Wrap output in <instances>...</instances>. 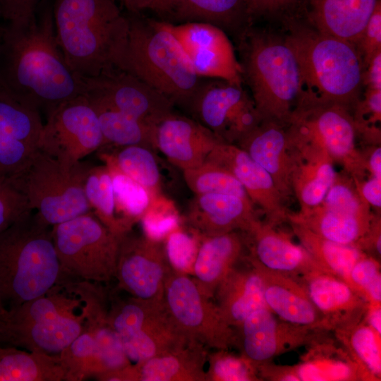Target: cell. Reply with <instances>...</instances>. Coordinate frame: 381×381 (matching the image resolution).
Segmentation results:
<instances>
[{
	"instance_id": "obj_51",
	"label": "cell",
	"mask_w": 381,
	"mask_h": 381,
	"mask_svg": "<svg viewBox=\"0 0 381 381\" xmlns=\"http://www.w3.org/2000/svg\"><path fill=\"white\" fill-rule=\"evenodd\" d=\"M363 62V67L371 56L381 50V1L377 0L365 26L355 42Z\"/></svg>"
},
{
	"instance_id": "obj_17",
	"label": "cell",
	"mask_w": 381,
	"mask_h": 381,
	"mask_svg": "<svg viewBox=\"0 0 381 381\" xmlns=\"http://www.w3.org/2000/svg\"><path fill=\"white\" fill-rule=\"evenodd\" d=\"M234 329V346L257 369L282 354L305 346L318 332L283 320L267 308L255 310Z\"/></svg>"
},
{
	"instance_id": "obj_44",
	"label": "cell",
	"mask_w": 381,
	"mask_h": 381,
	"mask_svg": "<svg viewBox=\"0 0 381 381\" xmlns=\"http://www.w3.org/2000/svg\"><path fill=\"white\" fill-rule=\"evenodd\" d=\"M65 380L79 381L102 372L93 334L84 327L80 335L59 354Z\"/></svg>"
},
{
	"instance_id": "obj_63",
	"label": "cell",
	"mask_w": 381,
	"mask_h": 381,
	"mask_svg": "<svg viewBox=\"0 0 381 381\" xmlns=\"http://www.w3.org/2000/svg\"><path fill=\"white\" fill-rule=\"evenodd\" d=\"M116 1V0H115Z\"/></svg>"
},
{
	"instance_id": "obj_48",
	"label": "cell",
	"mask_w": 381,
	"mask_h": 381,
	"mask_svg": "<svg viewBox=\"0 0 381 381\" xmlns=\"http://www.w3.org/2000/svg\"><path fill=\"white\" fill-rule=\"evenodd\" d=\"M200 236L184 232L181 227L171 231L164 239V249L171 267L193 274V265L200 243Z\"/></svg>"
},
{
	"instance_id": "obj_34",
	"label": "cell",
	"mask_w": 381,
	"mask_h": 381,
	"mask_svg": "<svg viewBox=\"0 0 381 381\" xmlns=\"http://www.w3.org/2000/svg\"><path fill=\"white\" fill-rule=\"evenodd\" d=\"M374 217L371 212L357 214L322 205L305 213L288 214V219L303 224L326 239L355 246L369 231Z\"/></svg>"
},
{
	"instance_id": "obj_1",
	"label": "cell",
	"mask_w": 381,
	"mask_h": 381,
	"mask_svg": "<svg viewBox=\"0 0 381 381\" xmlns=\"http://www.w3.org/2000/svg\"><path fill=\"white\" fill-rule=\"evenodd\" d=\"M0 75L18 102L48 112L83 93V83L58 44L52 8L47 6L28 24L6 25L0 39Z\"/></svg>"
},
{
	"instance_id": "obj_28",
	"label": "cell",
	"mask_w": 381,
	"mask_h": 381,
	"mask_svg": "<svg viewBox=\"0 0 381 381\" xmlns=\"http://www.w3.org/2000/svg\"><path fill=\"white\" fill-rule=\"evenodd\" d=\"M377 0H302L297 17L319 32L355 43Z\"/></svg>"
},
{
	"instance_id": "obj_25",
	"label": "cell",
	"mask_w": 381,
	"mask_h": 381,
	"mask_svg": "<svg viewBox=\"0 0 381 381\" xmlns=\"http://www.w3.org/2000/svg\"><path fill=\"white\" fill-rule=\"evenodd\" d=\"M187 219L200 237L232 231H248L259 219L253 202L236 195L217 193L195 195Z\"/></svg>"
},
{
	"instance_id": "obj_60",
	"label": "cell",
	"mask_w": 381,
	"mask_h": 381,
	"mask_svg": "<svg viewBox=\"0 0 381 381\" xmlns=\"http://www.w3.org/2000/svg\"><path fill=\"white\" fill-rule=\"evenodd\" d=\"M0 99H11L16 101L4 83L1 75H0Z\"/></svg>"
},
{
	"instance_id": "obj_9",
	"label": "cell",
	"mask_w": 381,
	"mask_h": 381,
	"mask_svg": "<svg viewBox=\"0 0 381 381\" xmlns=\"http://www.w3.org/2000/svg\"><path fill=\"white\" fill-rule=\"evenodd\" d=\"M65 277L108 282L115 278L121 236L88 212L52 226Z\"/></svg>"
},
{
	"instance_id": "obj_55",
	"label": "cell",
	"mask_w": 381,
	"mask_h": 381,
	"mask_svg": "<svg viewBox=\"0 0 381 381\" xmlns=\"http://www.w3.org/2000/svg\"><path fill=\"white\" fill-rule=\"evenodd\" d=\"M361 198L375 208L381 207V179L370 176L367 181L355 182Z\"/></svg>"
},
{
	"instance_id": "obj_43",
	"label": "cell",
	"mask_w": 381,
	"mask_h": 381,
	"mask_svg": "<svg viewBox=\"0 0 381 381\" xmlns=\"http://www.w3.org/2000/svg\"><path fill=\"white\" fill-rule=\"evenodd\" d=\"M187 186L195 194H226L250 200L241 182L227 169L205 160L202 164L183 171ZM251 201V200H250Z\"/></svg>"
},
{
	"instance_id": "obj_23",
	"label": "cell",
	"mask_w": 381,
	"mask_h": 381,
	"mask_svg": "<svg viewBox=\"0 0 381 381\" xmlns=\"http://www.w3.org/2000/svg\"><path fill=\"white\" fill-rule=\"evenodd\" d=\"M221 141L197 121L172 113L156 127L155 146L182 171L196 167Z\"/></svg>"
},
{
	"instance_id": "obj_53",
	"label": "cell",
	"mask_w": 381,
	"mask_h": 381,
	"mask_svg": "<svg viewBox=\"0 0 381 381\" xmlns=\"http://www.w3.org/2000/svg\"><path fill=\"white\" fill-rule=\"evenodd\" d=\"M261 380L270 381H300L294 365H279L272 361L258 368Z\"/></svg>"
},
{
	"instance_id": "obj_32",
	"label": "cell",
	"mask_w": 381,
	"mask_h": 381,
	"mask_svg": "<svg viewBox=\"0 0 381 381\" xmlns=\"http://www.w3.org/2000/svg\"><path fill=\"white\" fill-rule=\"evenodd\" d=\"M213 300L224 320L233 328L255 310L267 308L261 277L250 265L248 268L236 266L219 284Z\"/></svg>"
},
{
	"instance_id": "obj_26",
	"label": "cell",
	"mask_w": 381,
	"mask_h": 381,
	"mask_svg": "<svg viewBox=\"0 0 381 381\" xmlns=\"http://www.w3.org/2000/svg\"><path fill=\"white\" fill-rule=\"evenodd\" d=\"M250 265L261 277L264 298L270 310L290 323L316 331H327L320 313L301 281L259 266Z\"/></svg>"
},
{
	"instance_id": "obj_24",
	"label": "cell",
	"mask_w": 381,
	"mask_h": 381,
	"mask_svg": "<svg viewBox=\"0 0 381 381\" xmlns=\"http://www.w3.org/2000/svg\"><path fill=\"white\" fill-rule=\"evenodd\" d=\"M301 281L320 313L327 331L332 332L363 319L368 303L344 280L326 272H317Z\"/></svg>"
},
{
	"instance_id": "obj_14",
	"label": "cell",
	"mask_w": 381,
	"mask_h": 381,
	"mask_svg": "<svg viewBox=\"0 0 381 381\" xmlns=\"http://www.w3.org/2000/svg\"><path fill=\"white\" fill-rule=\"evenodd\" d=\"M80 78L83 95L93 104L116 109L155 126L174 112V105L166 96L121 69Z\"/></svg>"
},
{
	"instance_id": "obj_49",
	"label": "cell",
	"mask_w": 381,
	"mask_h": 381,
	"mask_svg": "<svg viewBox=\"0 0 381 381\" xmlns=\"http://www.w3.org/2000/svg\"><path fill=\"white\" fill-rule=\"evenodd\" d=\"M30 210L25 197L9 176L0 173V234Z\"/></svg>"
},
{
	"instance_id": "obj_15",
	"label": "cell",
	"mask_w": 381,
	"mask_h": 381,
	"mask_svg": "<svg viewBox=\"0 0 381 381\" xmlns=\"http://www.w3.org/2000/svg\"><path fill=\"white\" fill-rule=\"evenodd\" d=\"M171 269L164 241L131 234L130 231L121 236L115 274L121 290L136 298L162 303Z\"/></svg>"
},
{
	"instance_id": "obj_19",
	"label": "cell",
	"mask_w": 381,
	"mask_h": 381,
	"mask_svg": "<svg viewBox=\"0 0 381 381\" xmlns=\"http://www.w3.org/2000/svg\"><path fill=\"white\" fill-rule=\"evenodd\" d=\"M206 160L227 169L241 182L254 206L260 207L265 214L266 223L277 226L287 222L289 212L286 200L269 173L246 151L236 145L221 141Z\"/></svg>"
},
{
	"instance_id": "obj_61",
	"label": "cell",
	"mask_w": 381,
	"mask_h": 381,
	"mask_svg": "<svg viewBox=\"0 0 381 381\" xmlns=\"http://www.w3.org/2000/svg\"><path fill=\"white\" fill-rule=\"evenodd\" d=\"M8 314V310L6 308L1 297H0V328L6 322Z\"/></svg>"
},
{
	"instance_id": "obj_12",
	"label": "cell",
	"mask_w": 381,
	"mask_h": 381,
	"mask_svg": "<svg viewBox=\"0 0 381 381\" xmlns=\"http://www.w3.org/2000/svg\"><path fill=\"white\" fill-rule=\"evenodd\" d=\"M104 145L97 113L84 95L47 112L38 148L64 162L75 164Z\"/></svg>"
},
{
	"instance_id": "obj_47",
	"label": "cell",
	"mask_w": 381,
	"mask_h": 381,
	"mask_svg": "<svg viewBox=\"0 0 381 381\" xmlns=\"http://www.w3.org/2000/svg\"><path fill=\"white\" fill-rule=\"evenodd\" d=\"M352 287L367 301L368 305L381 306L380 260L364 255L350 272Z\"/></svg>"
},
{
	"instance_id": "obj_20",
	"label": "cell",
	"mask_w": 381,
	"mask_h": 381,
	"mask_svg": "<svg viewBox=\"0 0 381 381\" xmlns=\"http://www.w3.org/2000/svg\"><path fill=\"white\" fill-rule=\"evenodd\" d=\"M234 145L269 173L286 201L294 194L295 161L287 126L272 120H261Z\"/></svg>"
},
{
	"instance_id": "obj_10",
	"label": "cell",
	"mask_w": 381,
	"mask_h": 381,
	"mask_svg": "<svg viewBox=\"0 0 381 381\" xmlns=\"http://www.w3.org/2000/svg\"><path fill=\"white\" fill-rule=\"evenodd\" d=\"M164 304L171 322L187 339L213 350L234 346V329L190 274L171 270L165 282Z\"/></svg>"
},
{
	"instance_id": "obj_8",
	"label": "cell",
	"mask_w": 381,
	"mask_h": 381,
	"mask_svg": "<svg viewBox=\"0 0 381 381\" xmlns=\"http://www.w3.org/2000/svg\"><path fill=\"white\" fill-rule=\"evenodd\" d=\"M289 140L322 150L356 182L363 181L366 157L356 147L360 137L353 111L331 102H302L287 126Z\"/></svg>"
},
{
	"instance_id": "obj_29",
	"label": "cell",
	"mask_w": 381,
	"mask_h": 381,
	"mask_svg": "<svg viewBox=\"0 0 381 381\" xmlns=\"http://www.w3.org/2000/svg\"><path fill=\"white\" fill-rule=\"evenodd\" d=\"M200 238L193 277L200 289L213 299L219 284L245 258V238L238 231Z\"/></svg>"
},
{
	"instance_id": "obj_50",
	"label": "cell",
	"mask_w": 381,
	"mask_h": 381,
	"mask_svg": "<svg viewBox=\"0 0 381 381\" xmlns=\"http://www.w3.org/2000/svg\"><path fill=\"white\" fill-rule=\"evenodd\" d=\"M302 0H248L253 23L265 20L279 23L284 18L296 16Z\"/></svg>"
},
{
	"instance_id": "obj_6",
	"label": "cell",
	"mask_w": 381,
	"mask_h": 381,
	"mask_svg": "<svg viewBox=\"0 0 381 381\" xmlns=\"http://www.w3.org/2000/svg\"><path fill=\"white\" fill-rule=\"evenodd\" d=\"M128 28L118 68L152 86L174 105L188 108L202 80L163 21L127 16Z\"/></svg>"
},
{
	"instance_id": "obj_37",
	"label": "cell",
	"mask_w": 381,
	"mask_h": 381,
	"mask_svg": "<svg viewBox=\"0 0 381 381\" xmlns=\"http://www.w3.org/2000/svg\"><path fill=\"white\" fill-rule=\"evenodd\" d=\"M99 157L107 167L111 177L116 216L131 231L133 224L140 221L147 210L152 197L143 186L119 168L111 152H100Z\"/></svg>"
},
{
	"instance_id": "obj_46",
	"label": "cell",
	"mask_w": 381,
	"mask_h": 381,
	"mask_svg": "<svg viewBox=\"0 0 381 381\" xmlns=\"http://www.w3.org/2000/svg\"><path fill=\"white\" fill-rule=\"evenodd\" d=\"M140 221L144 235L164 241L171 231L180 227L181 218L174 202L160 194L152 199Z\"/></svg>"
},
{
	"instance_id": "obj_59",
	"label": "cell",
	"mask_w": 381,
	"mask_h": 381,
	"mask_svg": "<svg viewBox=\"0 0 381 381\" xmlns=\"http://www.w3.org/2000/svg\"><path fill=\"white\" fill-rule=\"evenodd\" d=\"M170 0H155L153 10L157 13L164 16L167 13Z\"/></svg>"
},
{
	"instance_id": "obj_40",
	"label": "cell",
	"mask_w": 381,
	"mask_h": 381,
	"mask_svg": "<svg viewBox=\"0 0 381 381\" xmlns=\"http://www.w3.org/2000/svg\"><path fill=\"white\" fill-rule=\"evenodd\" d=\"M62 286H56L42 296L8 309V314L0 332L7 327L30 325L74 313L82 301L59 292Z\"/></svg>"
},
{
	"instance_id": "obj_11",
	"label": "cell",
	"mask_w": 381,
	"mask_h": 381,
	"mask_svg": "<svg viewBox=\"0 0 381 381\" xmlns=\"http://www.w3.org/2000/svg\"><path fill=\"white\" fill-rule=\"evenodd\" d=\"M107 317L133 364L190 341L176 328L164 302H150L133 296L114 301Z\"/></svg>"
},
{
	"instance_id": "obj_18",
	"label": "cell",
	"mask_w": 381,
	"mask_h": 381,
	"mask_svg": "<svg viewBox=\"0 0 381 381\" xmlns=\"http://www.w3.org/2000/svg\"><path fill=\"white\" fill-rule=\"evenodd\" d=\"M248 253L245 260L253 265L301 280L317 272H325L302 246L277 226L258 219L243 233Z\"/></svg>"
},
{
	"instance_id": "obj_62",
	"label": "cell",
	"mask_w": 381,
	"mask_h": 381,
	"mask_svg": "<svg viewBox=\"0 0 381 381\" xmlns=\"http://www.w3.org/2000/svg\"><path fill=\"white\" fill-rule=\"evenodd\" d=\"M0 20H1V16H0ZM3 30H4V26H1V23H0V38H1V37Z\"/></svg>"
},
{
	"instance_id": "obj_39",
	"label": "cell",
	"mask_w": 381,
	"mask_h": 381,
	"mask_svg": "<svg viewBox=\"0 0 381 381\" xmlns=\"http://www.w3.org/2000/svg\"><path fill=\"white\" fill-rule=\"evenodd\" d=\"M332 333L362 369L368 381L381 380L380 334L370 327L363 319Z\"/></svg>"
},
{
	"instance_id": "obj_22",
	"label": "cell",
	"mask_w": 381,
	"mask_h": 381,
	"mask_svg": "<svg viewBox=\"0 0 381 381\" xmlns=\"http://www.w3.org/2000/svg\"><path fill=\"white\" fill-rule=\"evenodd\" d=\"M206 349L188 341L146 361L114 370L111 377L116 381H207Z\"/></svg>"
},
{
	"instance_id": "obj_21",
	"label": "cell",
	"mask_w": 381,
	"mask_h": 381,
	"mask_svg": "<svg viewBox=\"0 0 381 381\" xmlns=\"http://www.w3.org/2000/svg\"><path fill=\"white\" fill-rule=\"evenodd\" d=\"M42 127L38 111L0 99V173L10 176L24 167L38 149Z\"/></svg>"
},
{
	"instance_id": "obj_38",
	"label": "cell",
	"mask_w": 381,
	"mask_h": 381,
	"mask_svg": "<svg viewBox=\"0 0 381 381\" xmlns=\"http://www.w3.org/2000/svg\"><path fill=\"white\" fill-rule=\"evenodd\" d=\"M92 104L97 113L104 145L107 144L117 147L140 145L152 150H156L157 126L116 109Z\"/></svg>"
},
{
	"instance_id": "obj_16",
	"label": "cell",
	"mask_w": 381,
	"mask_h": 381,
	"mask_svg": "<svg viewBox=\"0 0 381 381\" xmlns=\"http://www.w3.org/2000/svg\"><path fill=\"white\" fill-rule=\"evenodd\" d=\"M163 23L176 38L199 77L242 85L239 61L223 30L202 22Z\"/></svg>"
},
{
	"instance_id": "obj_35",
	"label": "cell",
	"mask_w": 381,
	"mask_h": 381,
	"mask_svg": "<svg viewBox=\"0 0 381 381\" xmlns=\"http://www.w3.org/2000/svg\"><path fill=\"white\" fill-rule=\"evenodd\" d=\"M65 376L59 355L0 346V381H61Z\"/></svg>"
},
{
	"instance_id": "obj_5",
	"label": "cell",
	"mask_w": 381,
	"mask_h": 381,
	"mask_svg": "<svg viewBox=\"0 0 381 381\" xmlns=\"http://www.w3.org/2000/svg\"><path fill=\"white\" fill-rule=\"evenodd\" d=\"M66 282L52 229L30 210L0 234V297L10 308Z\"/></svg>"
},
{
	"instance_id": "obj_58",
	"label": "cell",
	"mask_w": 381,
	"mask_h": 381,
	"mask_svg": "<svg viewBox=\"0 0 381 381\" xmlns=\"http://www.w3.org/2000/svg\"><path fill=\"white\" fill-rule=\"evenodd\" d=\"M127 11L132 14H138L145 10H153L155 0H119Z\"/></svg>"
},
{
	"instance_id": "obj_3",
	"label": "cell",
	"mask_w": 381,
	"mask_h": 381,
	"mask_svg": "<svg viewBox=\"0 0 381 381\" xmlns=\"http://www.w3.org/2000/svg\"><path fill=\"white\" fill-rule=\"evenodd\" d=\"M279 23L298 62L301 104L331 102L353 111L363 88V62L356 45L323 34L296 16Z\"/></svg>"
},
{
	"instance_id": "obj_54",
	"label": "cell",
	"mask_w": 381,
	"mask_h": 381,
	"mask_svg": "<svg viewBox=\"0 0 381 381\" xmlns=\"http://www.w3.org/2000/svg\"><path fill=\"white\" fill-rule=\"evenodd\" d=\"M364 88L381 90V50L375 52L363 67Z\"/></svg>"
},
{
	"instance_id": "obj_57",
	"label": "cell",
	"mask_w": 381,
	"mask_h": 381,
	"mask_svg": "<svg viewBox=\"0 0 381 381\" xmlns=\"http://www.w3.org/2000/svg\"><path fill=\"white\" fill-rule=\"evenodd\" d=\"M363 320L370 327L381 334V306L368 305Z\"/></svg>"
},
{
	"instance_id": "obj_7",
	"label": "cell",
	"mask_w": 381,
	"mask_h": 381,
	"mask_svg": "<svg viewBox=\"0 0 381 381\" xmlns=\"http://www.w3.org/2000/svg\"><path fill=\"white\" fill-rule=\"evenodd\" d=\"M91 166L64 162L39 148L18 171L9 176L30 208L50 226L92 212L84 183Z\"/></svg>"
},
{
	"instance_id": "obj_56",
	"label": "cell",
	"mask_w": 381,
	"mask_h": 381,
	"mask_svg": "<svg viewBox=\"0 0 381 381\" xmlns=\"http://www.w3.org/2000/svg\"><path fill=\"white\" fill-rule=\"evenodd\" d=\"M367 170L370 176L381 179V147H375L366 157Z\"/></svg>"
},
{
	"instance_id": "obj_4",
	"label": "cell",
	"mask_w": 381,
	"mask_h": 381,
	"mask_svg": "<svg viewBox=\"0 0 381 381\" xmlns=\"http://www.w3.org/2000/svg\"><path fill=\"white\" fill-rule=\"evenodd\" d=\"M52 13L58 44L78 75L118 68L128 20L115 0H55Z\"/></svg>"
},
{
	"instance_id": "obj_41",
	"label": "cell",
	"mask_w": 381,
	"mask_h": 381,
	"mask_svg": "<svg viewBox=\"0 0 381 381\" xmlns=\"http://www.w3.org/2000/svg\"><path fill=\"white\" fill-rule=\"evenodd\" d=\"M84 190L92 212L103 224L120 236L129 231L116 216L111 177L105 164L91 166Z\"/></svg>"
},
{
	"instance_id": "obj_2",
	"label": "cell",
	"mask_w": 381,
	"mask_h": 381,
	"mask_svg": "<svg viewBox=\"0 0 381 381\" xmlns=\"http://www.w3.org/2000/svg\"><path fill=\"white\" fill-rule=\"evenodd\" d=\"M279 25L253 23L236 40L243 81L260 119L288 126L302 100L301 78L295 52Z\"/></svg>"
},
{
	"instance_id": "obj_36",
	"label": "cell",
	"mask_w": 381,
	"mask_h": 381,
	"mask_svg": "<svg viewBox=\"0 0 381 381\" xmlns=\"http://www.w3.org/2000/svg\"><path fill=\"white\" fill-rule=\"evenodd\" d=\"M287 222L300 244L318 265L325 272L341 278L352 287L350 272L356 261L366 253L355 246L341 244L326 239L292 219H288Z\"/></svg>"
},
{
	"instance_id": "obj_27",
	"label": "cell",
	"mask_w": 381,
	"mask_h": 381,
	"mask_svg": "<svg viewBox=\"0 0 381 381\" xmlns=\"http://www.w3.org/2000/svg\"><path fill=\"white\" fill-rule=\"evenodd\" d=\"M318 331L305 346L306 351L294 365L300 381H368L344 346Z\"/></svg>"
},
{
	"instance_id": "obj_52",
	"label": "cell",
	"mask_w": 381,
	"mask_h": 381,
	"mask_svg": "<svg viewBox=\"0 0 381 381\" xmlns=\"http://www.w3.org/2000/svg\"><path fill=\"white\" fill-rule=\"evenodd\" d=\"M42 0H0V16L6 25L23 26L36 16Z\"/></svg>"
},
{
	"instance_id": "obj_30",
	"label": "cell",
	"mask_w": 381,
	"mask_h": 381,
	"mask_svg": "<svg viewBox=\"0 0 381 381\" xmlns=\"http://www.w3.org/2000/svg\"><path fill=\"white\" fill-rule=\"evenodd\" d=\"M291 147L295 160L293 192L301 206L298 213H305L322 203L337 172L324 150L304 144H292Z\"/></svg>"
},
{
	"instance_id": "obj_13",
	"label": "cell",
	"mask_w": 381,
	"mask_h": 381,
	"mask_svg": "<svg viewBox=\"0 0 381 381\" xmlns=\"http://www.w3.org/2000/svg\"><path fill=\"white\" fill-rule=\"evenodd\" d=\"M214 79L202 80L188 109L195 121L220 140L236 144L261 119L242 85Z\"/></svg>"
},
{
	"instance_id": "obj_31",
	"label": "cell",
	"mask_w": 381,
	"mask_h": 381,
	"mask_svg": "<svg viewBox=\"0 0 381 381\" xmlns=\"http://www.w3.org/2000/svg\"><path fill=\"white\" fill-rule=\"evenodd\" d=\"M85 313H71L30 325L11 327L0 332V341L29 351L52 354L60 353L83 332Z\"/></svg>"
},
{
	"instance_id": "obj_33",
	"label": "cell",
	"mask_w": 381,
	"mask_h": 381,
	"mask_svg": "<svg viewBox=\"0 0 381 381\" xmlns=\"http://www.w3.org/2000/svg\"><path fill=\"white\" fill-rule=\"evenodd\" d=\"M165 16L214 25L237 39L253 23L248 0H170Z\"/></svg>"
},
{
	"instance_id": "obj_45",
	"label": "cell",
	"mask_w": 381,
	"mask_h": 381,
	"mask_svg": "<svg viewBox=\"0 0 381 381\" xmlns=\"http://www.w3.org/2000/svg\"><path fill=\"white\" fill-rule=\"evenodd\" d=\"M207 381H261L256 367L240 353L216 349L207 354Z\"/></svg>"
},
{
	"instance_id": "obj_42",
	"label": "cell",
	"mask_w": 381,
	"mask_h": 381,
	"mask_svg": "<svg viewBox=\"0 0 381 381\" xmlns=\"http://www.w3.org/2000/svg\"><path fill=\"white\" fill-rule=\"evenodd\" d=\"M119 168L153 198L161 194L160 173L152 150L140 145L118 147L111 152Z\"/></svg>"
}]
</instances>
